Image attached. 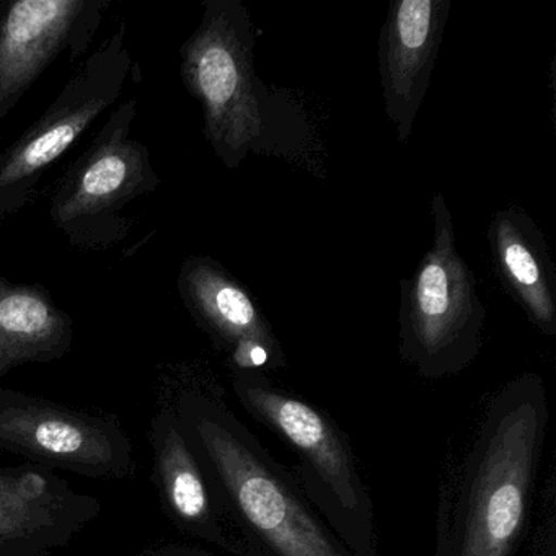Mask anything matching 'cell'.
Masks as SVG:
<instances>
[{"label": "cell", "mask_w": 556, "mask_h": 556, "mask_svg": "<svg viewBox=\"0 0 556 556\" xmlns=\"http://www.w3.org/2000/svg\"><path fill=\"white\" fill-rule=\"evenodd\" d=\"M178 422L219 497L237 556H357L294 475L220 400L188 395Z\"/></svg>", "instance_id": "obj_1"}, {"label": "cell", "mask_w": 556, "mask_h": 556, "mask_svg": "<svg viewBox=\"0 0 556 556\" xmlns=\"http://www.w3.org/2000/svg\"><path fill=\"white\" fill-rule=\"evenodd\" d=\"M548 421V395L539 374L516 377L491 399L442 513L438 556L516 555Z\"/></svg>", "instance_id": "obj_2"}, {"label": "cell", "mask_w": 556, "mask_h": 556, "mask_svg": "<svg viewBox=\"0 0 556 556\" xmlns=\"http://www.w3.org/2000/svg\"><path fill=\"white\" fill-rule=\"evenodd\" d=\"M256 28L242 0H206L181 47V79L200 102L204 136L236 170L249 154L289 155L305 135L295 106L269 92L256 74Z\"/></svg>", "instance_id": "obj_3"}, {"label": "cell", "mask_w": 556, "mask_h": 556, "mask_svg": "<svg viewBox=\"0 0 556 556\" xmlns=\"http://www.w3.org/2000/svg\"><path fill=\"white\" fill-rule=\"evenodd\" d=\"M232 383L243 408L294 452L292 475L334 535L357 556H377L372 497L340 426L266 374H233Z\"/></svg>", "instance_id": "obj_4"}, {"label": "cell", "mask_w": 556, "mask_h": 556, "mask_svg": "<svg viewBox=\"0 0 556 556\" xmlns=\"http://www.w3.org/2000/svg\"><path fill=\"white\" fill-rule=\"evenodd\" d=\"M432 245L400 281L399 351L426 379L455 376L483 346L486 307L477 278L455 245L454 219L441 191L431 201Z\"/></svg>", "instance_id": "obj_5"}, {"label": "cell", "mask_w": 556, "mask_h": 556, "mask_svg": "<svg viewBox=\"0 0 556 556\" xmlns=\"http://www.w3.org/2000/svg\"><path fill=\"white\" fill-rule=\"evenodd\" d=\"M132 70L122 28L90 54L48 112L0 152V217L21 210L48 167L118 102Z\"/></svg>", "instance_id": "obj_6"}, {"label": "cell", "mask_w": 556, "mask_h": 556, "mask_svg": "<svg viewBox=\"0 0 556 556\" xmlns=\"http://www.w3.org/2000/svg\"><path fill=\"white\" fill-rule=\"evenodd\" d=\"M136 99L110 116L93 146L67 172L51 203V219L79 237L99 219L112 216L159 187L148 148L131 138Z\"/></svg>", "instance_id": "obj_7"}, {"label": "cell", "mask_w": 556, "mask_h": 556, "mask_svg": "<svg viewBox=\"0 0 556 556\" xmlns=\"http://www.w3.org/2000/svg\"><path fill=\"white\" fill-rule=\"evenodd\" d=\"M105 0H17L0 5V122L45 70L89 47Z\"/></svg>", "instance_id": "obj_8"}, {"label": "cell", "mask_w": 556, "mask_h": 556, "mask_svg": "<svg viewBox=\"0 0 556 556\" xmlns=\"http://www.w3.org/2000/svg\"><path fill=\"white\" fill-rule=\"evenodd\" d=\"M185 304L229 354L233 374L268 372L286 366V354L271 324L249 289L219 262L193 256L180 273Z\"/></svg>", "instance_id": "obj_9"}, {"label": "cell", "mask_w": 556, "mask_h": 556, "mask_svg": "<svg viewBox=\"0 0 556 556\" xmlns=\"http://www.w3.org/2000/svg\"><path fill=\"white\" fill-rule=\"evenodd\" d=\"M451 8V0H395L380 28L383 103L402 144L428 92Z\"/></svg>", "instance_id": "obj_10"}, {"label": "cell", "mask_w": 556, "mask_h": 556, "mask_svg": "<svg viewBox=\"0 0 556 556\" xmlns=\"http://www.w3.org/2000/svg\"><path fill=\"white\" fill-rule=\"evenodd\" d=\"M122 438L105 422L63 409L38 405L0 408V445L80 473L119 475L122 465H129V451L122 447Z\"/></svg>", "instance_id": "obj_11"}, {"label": "cell", "mask_w": 556, "mask_h": 556, "mask_svg": "<svg viewBox=\"0 0 556 556\" xmlns=\"http://www.w3.org/2000/svg\"><path fill=\"white\" fill-rule=\"evenodd\" d=\"M96 501L51 486L38 471H0V556H40L92 517Z\"/></svg>", "instance_id": "obj_12"}, {"label": "cell", "mask_w": 556, "mask_h": 556, "mask_svg": "<svg viewBox=\"0 0 556 556\" xmlns=\"http://www.w3.org/2000/svg\"><path fill=\"white\" fill-rule=\"evenodd\" d=\"M494 271L530 324L556 337V268L545 236L520 207L496 211L488 227Z\"/></svg>", "instance_id": "obj_13"}, {"label": "cell", "mask_w": 556, "mask_h": 556, "mask_svg": "<svg viewBox=\"0 0 556 556\" xmlns=\"http://www.w3.org/2000/svg\"><path fill=\"white\" fill-rule=\"evenodd\" d=\"M154 442L159 483L172 517L187 532L232 553L219 497L185 439L177 416L159 419Z\"/></svg>", "instance_id": "obj_14"}, {"label": "cell", "mask_w": 556, "mask_h": 556, "mask_svg": "<svg viewBox=\"0 0 556 556\" xmlns=\"http://www.w3.org/2000/svg\"><path fill=\"white\" fill-rule=\"evenodd\" d=\"M70 318L40 289L0 286V369L70 343Z\"/></svg>", "instance_id": "obj_15"}, {"label": "cell", "mask_w": 556, "mask_h": 556, "mask_svg": "<svg viewBox=\"0 0 556 556\" xmlns=\"http://www.w3.org/2000/svg\"><path fill=\"white\" fill-rule=\"evenodd\" d=\"M543 556H556L555 527H552V530H549L548 546H546Z\"/></svg>", "instance_id": "obj_16"}, {"label": "cell", "mask_w": 556, "mask_h": 556, "mask_svg": "<svg viewBox=\"0 0 556 556\" xmlns=\"http://www.w3.org/2000/svg\"><path fill=\"white\" fill-rule=\"evenodd\" d=\"M172 556H210L207 553L194 552V549H180V552L172 553Z\"/></svg>", "instance_id": "obj_17"}]
</instances>
